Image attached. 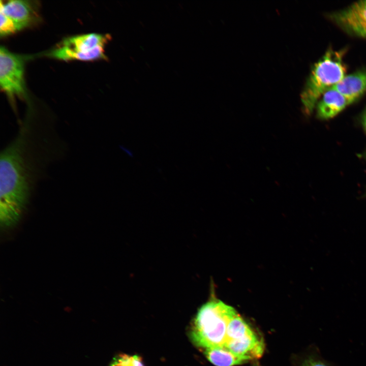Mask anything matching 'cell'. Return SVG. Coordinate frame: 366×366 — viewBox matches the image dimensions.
<instances>
[{"label": "cell", "instance_id": "obj_4", "mask_svg": "<svg viewBox=\"0 0 366 366\" xmlns=\"http://www.w3.org/2000/svg\"><path fill=\"white\" fill-rule=\"evenodd\" d=\"M110 39L109 34L97 33L69 37L45 55L64 61L106 60L104 47Z\"/></svg>", "mask_w": 366, "mask_h": 366}, {"label": "cell", "instance_id": "obj_8", "mask_svg": "<svg viewBox=\"0 0 366 366\" xmlns=\"http://www.w3.org/2000/svg\"><path fill=\"white\" fill-rule=\"evenodd\" d=\"M37 4L33 1L11 0L0 2V11L24 28L36 22L39 18Z\"/></svg>", "mask_w": 366, "mask_h": 366}, {"label": "cell", "instance_id": "obj_13", "mask_svg": "<svg viewBox=\"0 0 366 366\" xmlns=\"http://www.w3.org/2000/svg\"><path fill=\"white\" fill-rule=\"evenodd\" d=\"M300 366H334L333 364L324 359L317 350L302 361Z\"/></svg>", "mask_w": 366, "mask_h": 366}, {"label": "cell", "instance_id": "obj_3", "mask_svg": "<svg viewBox=\"0 0 366 366\" xmlns=\"http://www.w3.org/2000/svg\"><path fill=\"white\" fill-rule=\"evenodd\" d=\"M343 53L329 49L314 64L301 93L306 114H311L322 95L344 77L346 68L343 62Z\"/></svg>", "mask_w": 366, "mask_h": 366}, {"label": "cell", "instance_id": "obj_11", "mask_svg": "<svg viewBox=\"0 0 366 366\" xmlns=\"http://www.w3.org/2000/svg\"><path fill=\"white\" fill-rule=\"evenodd\" d=\"M204 350V353L207 359L216 366H234L247 362L224 347Z\"/></svg>", "mask_w": 366, "mask_h": 366}, {"label": "cell", "instance_id": "obj_5", "mask_svg": "<svg viewBox=\"0 0 366 366\" xmlns=\"http://www.w3.org/2000/svg\"><path fill=\"white\" fill-rule=\"evenodd\" d=\"M224 347L247 362L260 358L264 350L263 340L238 313L229 322Z\"/></svg>", "mask_w": 366, "mask_h": 366}, {"label": "cell", "instance_id": "obj_15", "mask_svg": "<svg viewBox=\"0 0 366 366\" xmlns=\"http://www.w3.org/2000/svg\"><path fill=\"white\" fill-rule=\"evenodd\" d=\"M363 126L366 132V112L363 117Z\"/></svg>", "mask_w": 366, "mask_h": 366}, {"label": "cell", "instance_id": "obj_10", "mask_svg": "<svg viewBox=\"0 0 366 366\" xmlns=\"http://www.w3.org/2000/svg\"><path fill=\"white\" fill-rule=\"evenodd\" d=\"M350 104L346 98L331 87L322 95L316 106L317 116L322 119L331 118Z\"/></svg>", "mask_w": 366, "mask_h": 366}, {"label": "cell", "instance_id": "obj_16", "mask_svg": "<svg viewBox=\"0 0 366 366\" xmlns=\"http://www.w3.org/2000/svg\"><path fill=\"white\" fill-rule=\"evenodd\" d=\"M111 366H114V365H113L112 364H111Z\"/></svg>", "mask_w": 366, "mask_h": 366}, {"label": "cell", "instance_id": "obj_12", "mask_svg": "<svg viewBox=\"0 0 366 366\" xmlns=\"http://www.w3.org/2000/svg\"><path fill=\"white\" fill-rule=\"evenodd\" d=\"M23 28L20 24L0 11V35L1 37L10 35Z\"/></svg>", "mask_w": 366, "mask_h": 366}, {"label": "cell", "instance_id": "obj_6", "mask_svg": "<svg viewBox=\"0 0 366 366\" xmlns=\"http://www.w3.org/2000/svg\"><path fill=\"white\" fill-rule=\"evenodd\" d=\"M27 57L0 48V86L11 100L27 98L24 80L25 62Z\"/></svg>", "mask_w": 366, "mask_h": 366}, {"label": "cell", "instance_id": "obj_7", "mask_svg": "<svg viewBox=\"0 0 366 366\" xmlns=\"http://www.w3.org/2000/svg\"><path fill=\"white\" fill-rule=\"evenodd\" d=\"M329 17L346 33L366 39V0L356 2Z\"/></svg>", "mask_w": 366, "mask_h": 366}, {"label": "cell", "instance_id": "obj_14", "mask_svg": "<svg viewBox=\"0 0 366 366\" xmlns=\"http://www.w3.org/2000/svg\"><path fill=\"white\" fill-rule=\"evenodd\" d=\"M116 366H144L138 355H120L114 361Z\"/></svg>", "mask_w": 366, "mask_h": 366}, {"label": "cell", "instance_id": "obj_2", "mask_svg": "<svg viewBox=\"0 0 366 366\" xmlns=\"http://www.w3.org/2000/svg\"><path fill=\"white\" fill-rule=\"evenodd\" d=\"M236 310L220 300L211 299L199 309L191 330L192 341L204 349L223 347L227 329Z\"/></svg>", "mask_w": 366, "mask_h": 366}, {"label": "cell", "instance_id": "obj_9", "mask_svg": "<svg viewBox=\"0 0 366 366\" xmlns=\"http://www.w3.org/2000/svg\"><path fill=\"white\" fill-rule=\"evenodd\" d=\"M332 88L346 98L350 104L355 102L366 92V69L345 75Z\"/></svg>", "mask_w": 366, "mask_h": 366}, {"label": "cell", "instance_id": "obj_1", "mask_svg": "<svg viewBox=\"0 0 366 366\" xmlns=\"http://www.w3.org/2000/svg\"><path fill=\"white\" fill-rule=\"evenodd\" d=\"M60 142L55 126L39 122L29 106L17 135L1 153L2 224L9 226L19 220L36 182L57 157Z\"/></svg>", "mask_w": 366, "mask_h": 366}]
</instances>
